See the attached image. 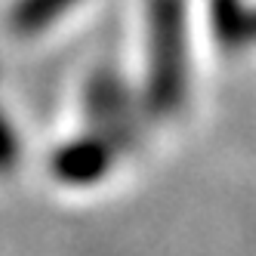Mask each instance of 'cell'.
<instances>
[{"instance_id": "277c9868", "label": "cell", "mask_w": 256, "mask_h": 256, "mask_svg": "<svg viewBox=\"0 0 256 256\" xmlns=\"http://www.w3.org/2000/svg\"><path fill=\"white\" fill-rule=\"evenodd\" d=\"M210 22L222 50L241 52L256 46V6L247 0H210Z\"/></svg>"}, {"instance_id": "3957f363", "label": "cell", "mask_w": 256, "mask_h": 256, "mask_svg": "<svg viewBox=\"0 0 256 256\" xmlns=\"http://www.w3.org/2000/svg\"><path fill=\"white\" fill-rule=\"evenodd\" d=\"M118 154H120V148L112 139L90 130L78 139L65 142L62 148H56V154L50 160V170L62 186L86 188V186H99L112 173V167L118 164Z\"/></svg>"}, {"instance_id": "7a4b0ae2", "label": "cell", "mask_w": 256, "mask_h": 256, "mask_svg": "<svg viewBox=\"0 0 256 256\" xmlns=\"http://www.w3.org/2000/svg\"><path fill=\"white\" fill-rule=\"evenodd\" d=\"M86 118L90 130L102 133L112 139L118 148L130 145L136 136V105L126 84L112 74V71H99L86 86Z\"/></svg>"}, {"instance_id": "8992f818", "label": "cell", "mask_w": 256, "mask_h": 256, "mask_svg": "<svg viewBox=\"0 0 256 256\" xmlns=\"http://www.w3.org/2000/svg\"><path fill=\"white\" fill-rule=\"evenodd\" d=\"M22 160V142H19V133L16 126L10 124V118L0 112V176L12 173Z\"/></svg>"}, {"instance_id": "6da1fadb", "label": "cell", "mask_w": 256, "mask_h": 256, "mask_svg": "<svg viewBox=\"0 0 256 256\" xmlns=\"http://www.w3.org/2000/svg\"><path fill=\"white\" fill-rule=\"evenodd\" d=\"M188 99V16L186 0H148V78L145 108L173 118Z\"/></svg>"}, {"instance_id": "5b68a950", "label": "cell", "mask_w": 256, "mask_h": 256, "mask_svg": "<svg viewBox=\"0 0 256 256\" xmlns=\"http://www.w3.org/2000/svg\"><path fill=\"white\" fill-rule=\"evenodd\" d=\"M80 0H16L10 10V31L16 38H40Z\"/></svg>"}]
</instances>
